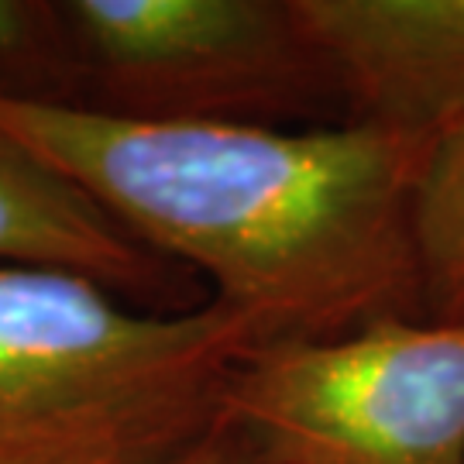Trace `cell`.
<instances>
[{"label": "cell", "mask_w": 464, "mask_h": 464, "mask_svg": "<svg viewBox=\"0 0 464 464\" xmlns=\"http://www.w3.org/2000/svg\"><path fill=\"white\" fill-rule=\"evenodd\" d=\"M0 138L203 276L266 344L423 320L413 203L433 138L354 121H145L11 93Z\"/></svg>", "instance_id": "obj_1"}, {"label": "cell", "mask_w": 464, "mask_h": 464, "mask_svg": "<svg viewBox=\"0 0 464 464\" xmlns=\"http://www.w3.org/2000/svg\"><path fill=\"white\" fill-rule=\"evenodd\" d=\"M255 324L141 310L63 268H0V464H159L217 423Z\"/></svg>", "instance_id": "obj_2"}, {"label": "cell", "mask_w": 464, "mask_h": 464, "mask_svg": "<svg viewBox=\"0 0 464 464\" xmlns=\"http://www.w3.org/2000/svg\"><path fill=\"white\" fill-rule=\"evenodd\" d=\"M217 420L262 464H464V324L258 344L227 372Z\"/></svg>", "instance_id": "obj_3"}, {"label": "cell", "mask_w": 464, "mask_h": 464, "mask_svg": "<svg viewBox=\"0 0 464 464\" xmlns=\"http://www.w3.org/2000/svg\"><path fill=\"white\" fill-rule=\"evenodd\" d=\"M59 14L76 107L266 128L341 107L293 0H59Z\"/></svg>", "instance_id": "obj_4"}, {"label": "cell", "mask_w": 464, "mask_h": 464, "mask_svg": "<svg viewBox=\"0 0 464 464\" xmlns=\"http://www.w3.org/2000/svg\"><path fill=\"white\" fill-rule=\"evenodd\" d=\"M344 121L440 138L464 124V0H293Z\"/></svg>", "instance_id": "obj_5"}, {"label": "cell", "mask_w": 464, "mask_h": 464, "mask_svg": "<svg viewBox=\"0 0 464 464\" xmlns=\"http://www.w3.org/2000/svg\"><path fill=\"white\" fill-rule=\"evenodd\" d=\"M63 268L134 306L179 314L193 276L0 138V268Z\"/></svg>", "instance_id": "obj_6"}, {"label": "cell", "mask_w": 464, "mask_h": 464, "mask_svg": "<svg viewBox=\"0 0 464 464\" xmlns=\"http://www.w3.org/2000/svg\"><path fill=\"white\" fill-rule=\"evenodd\" d=\"M423 320L464 324V124L433 141L413 203Z\"/></svg>", "instance_id": "obj_7"}, {"label": "cell", "mask_w": 464, "mask_h": 464, "mask_svg": "<svg viewBox=\"0 0 464 464\" xmlns=\"http://www.w3.org/2000/svg\"><path fill=\"white\" fill-rule=\"evenodd\" d=\"M0 93L49 103L72 100L59 0H0Z\"/></svg>", "instance_id": "obj_8"}, {"label": "cell", "mask_w": 464, "mask_h": 464, "mask_svg": "<svg viewBox=\"0 0 464 464\" xmlns=\"http://www.w3.org/2000/svg\"><path fill=\"white\" fill-rule=\"evenodd\" d=\"M159 464H262V458L245 433L217 420L214 427L199 433L193 444L179 448Z\"/></svg>", "instance_id": "obj_9"}]
</instances>
